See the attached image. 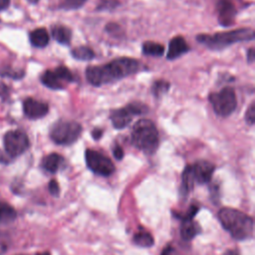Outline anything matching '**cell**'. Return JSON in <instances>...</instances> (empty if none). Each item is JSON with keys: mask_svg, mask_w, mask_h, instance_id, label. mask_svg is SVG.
<instances>
[{"mask_svg": "<svg viewBox=\"0 0 255 255\" xmlns=\"http://www.w3.org/2000/svg\"><path fill=\"white\" fill-rule=\"evenodd\" d=\"M141 65L137 60L122 57L105 65L88 67L86 77L91 85L99 87L137 73Z\"/></svg>", "mask_w": 255, "mask_h": 255, "instance_id": "cell-1", "label": "cell"}, {"mask_svg": "<svg viewBox=\"0 0 255 255\" xmlns=\"http://www.w3.org/2000/svg\"><path fill=\"white\" fill-rule=\"evenodd\" d=\"M218 219L223 228L236 240H245L253 236V219L240 210L229 207L221 208L218 212Z\"/></svg>", "mask_w": 255, "mask_h": 255, "instance_id": "cell-2", "label": "cell"}, {"mask_svg": "<svg viewBox=\"0 0 255 255\" xmlns=\"http://www.w3.org/2000/svg\"><path fill=\"white\" fill-rule=\"evenodd\" d=\"M255 37L253 29L241 28L225 32H218L212 35L200 34L196 36V40L211 50H221L225 47L237 42L251 41Z\"/></svg>", "mask_w": 255, "mask_h": 255, "instance_id": "cell-3", "label": "cell"}, {"mask_svg": "<svg viewBox=\"0 0 255 255\" xmlns=\"http://www.w3.org/2000/svg\"><path fill=\"white\" fill-rule=\"evenodd\" d=\"M158 131L150 120L141 119L133 125L131 143L136 148L145 154H153L158 147Z\"/></svg>", "mask_w": 255, "mask_h": 255, "instance_id": "cell-4", "label": "cell"}, {"mask_svg": "<svg viewBox=\"0 0 255 255\" xmlns=\"http://www.w3.org/2000/svg\"><path fill=\"white\" fill-rule=\"evenodd\" d=\"M81 124L75 121L60 120L50 129V137L57 144L69 145L77 141L82 133Z\"/></svg>", "mask_w": 255, "mask_h": 255, "instance_id": "cell-5", "label": "cell"}, {"mask_svg": "<svg viewBox=\"0 0 255 255\" xmlns=\"http://www.w3.org/2000/svg\"><path fill=\"white\" fill-rule=\"evenodd\" d=\"M214 112L223 118L230 116L237 107L236 95L231 87H225L218 93H212L208 97Z\"/></svg>", "mask_w": 255, "mask_h": 255, "instance_id": "cell-6", "label": "cell"}, {"mask_svg": "<svg viewBox=\"0 0 255 255\" xmlns=\"http://www.w3.org/2000/svg\"><path fill=\"white\" fill-rule=\"evenodd\" d=\"M147 112L148 108L146 105L139 102H133L122 109L113 110L110 114V120L112 121L113 126L120 129L128 126L134 116L145 115Z\"/></svg>", "mask_w": 255, "mask_h": 255, "instance_id": "cell-7", "label": "cell"}, {"mask_svg": "<svg viewBox=\"0 0 255 255\" xmlns=\"http://www.w3.org/2000/svg\"><path fill=\"white\" fill-rule=\"evenodd\" d=\"M4 148L11 157H17L24 153L30 145L29 137L23 130L12 129L5 133L3 138Z\"/></svg>", "mask_w": 255, "mask_h": 255, "instance_id": "cell-8", "label": "cell"}, {"mask_svg": "<svg viewBox=\"0 0 255 255\" xmlns=\"http://www.w3.org/2000/svg\"><path fill=\"white\" fill-rule=\"evenodd\" d=\"M85 158L89 169L99 175L109 176L115 171L113 161L108 156L97 150L87 149L85 152Z\"/></svg>", "mask_w": 255, "mask_h": 255, "instance_id": "cell-9", "label": "cell"}, {"mask_svg": "<svg viewBox=\"0 0 255 255\" xmlns=\"http://www.w3.org/2000/svg\"><path fill=\"white\" fill-rule=\"evenodd\" d=\"M23 112L28 119L38 120L44 118L48 114L49 106L44 102L27 98L23 103Z\"/></svg>", "mask_w": 255, "mask_h": 255, "instance_id": "cell-10", "label": "cell"}, {"mask_svg": "<svg viewBox=\"0 0 255 255\" xmlns=\"http://www.w3.org/2000/svg\"><path fill=\"white\" fill-rule=\"evenodd\" d=\"M215 166L207 160H198L191 165L194 181L199 184L208 183L211 180Z\"/></svg>", "mask_w": 255, "mask_h": 255, "instance_id": "cell-11", "label": "cell"}, {"mask_svg": "<svg viewBox=\"0 0 255 255\" xmlns=\"http://www.w3.org/2000/svg\"><path fill=\"white\" fill-rule=\"evenodd\" d=\"M218 11V21L221 26L233 25L236 16V8L230 0H215Z\"/></svg>", "mask_w": 255, "mask_h": 255, "instance_id": "cell-12", "label": "cell"}, {"mask_svg": "<svg viewBox=\"0 0 255 255\" xmlns=\"http://www.w3.org/2000/svg\"><path fill=\"white\" fill-rule=\"evenodd\" d=\"M189 51V46L187 45L184 38L181 36H176L172 38L168 45V50L166 54V58L168 60H174L183 54Z\"/></svg>", "mask_w": 255, "mask_h": 255, "instance_id": "cell-13", "label": "cell"}, {"mask_svg": "<svg viewBox=\"0 0 255 255\" xmlns=\"http://www.w3.org/2000/svg\"><path fill=\"white\" fill-rule=\"evenodd\" d=\"M200 233V226L193 219L182 220L180 226V236L185 241H190Z\"/></svg>", "mask_w": 255, "mask_h": 255, "instance_id": "cell-14", "label": "cell"}, {"mask_svg": "<svg viewBox=\"0 0 255 255\" xmlns=\"http://www.w3.org/2000/svg\"><path fill=\"white\" fill-rule=\"evenodd\" d=\"M41 82L44 86L52 90H63L65 88V83L57 76L54 71L47 70L41 76Z\"/></svg>", "mask_w": 255, "mask_h": 255, "instance_id": "cell-15", "label": "cell"}, {"mask_svg": "<svg viewBox=\"0 0 255 255\" xmlns=\"http://www.w3.org/2000/svg\"><path fill=\"white\" fill-rule=\"evenodd\" d=\"M63 161H64V158L60 154L54 152V153H50V154L46 155L42 159L41 165L45 170H47L51 173H55L61 167Z\"/></svg>", "mask_w": 255, "mask_h": 255, "instance_id": "cell-16", "label": "cell"}, {"mask_svg": "<svg viewBox=\"0 0 255 255\" xmlns=\"http://www.w3.org/2000/svg\"><path fill=\"white\" fill-rule=\"evenodd\" d=\"M29 39L34 47L44 48L48 45L50 37L45 28H37L30 33Z\"/></svg>", "mask_w": 255, "mask_h": 255, "instance_id": "cell-17", "label": "cell"}, {"mask_svg": "<svg viewBox=\"0 0 255 255\" xmlns=\"http://www.w3.org/2000/svg\"><path fill=\"white\" fill-rule=\"evenodd\" d=\"M52 36L53 38L63 45H68L71 42L72 32L71 30L63 25H55L52 27Z\"/></svg>", "mask_w": 255, "mask_h": 255, "instance_id": "cell-18", "label": "cell"}, {"mask_svg": "<svg viewBox=\"0 0 255 255\" xmlns=\"http://www.w3.org/2000/svg\"><path fill=\"white\" fill-rule=\"evenodd\" d=\"M16 210L9 203L0 201V226L11 223L16 218Z\"/></svg>", "mask_w": 255, "mask_h": 255, "instance_id": "cell-19", "label": "cell"}, {"mask_svg": "<svg viewBox=\"0 0 255 255\" xmlns=\"http://www.w3.org/2000/svg\"><path fill=\"white\" fill-rule=\"evenodd\" d=\"M141 51H142V54L147 55V56L160 57L164 53V47L159 43L146 41L142 44Z\"/></svg>", "mask_w": 255, "mask_h": 255, "instance_id": "cell-20", "label": "cell"}, {"mask_svg": "<svg viewBox=\"0 0 255 255\" xmlns=\"http://www.w3.org/2000/svg\"><path fill=\"white\" fill-rule=\"evenodd\" d=\"M194 178H193V174L191 171V165H187L183 172H182V176H181V188H182V192L187 194L189 193L194 186Z\"/></svg>", "mask_w": 255, "mask_h": 255, "instance_id": "cell-21", "label": "cell"}, {"mask_svg": "<svg viewBox=\"0 0 255 255\" xmlns=\"http://www.w3.org/2000/svg\"><path fill=\"white\" fill-rule=\"evenodd\" d=\"M72 56L77 60L90 61L95 57V53L87 46H79L72 50Z\"/></svg>", "mask_w": 255, "mask_h": 255, "instance_id": "cell-22", "label": "cell"}, {"mask_svg": "<svg viewBox=\"0 0 255 255\" xmlns=\"http://www.w3.org/2000/svg\"><path fill=\"white\" fill-rule=\"evenodd\" d=\"M133 242L140 247H150L153 245V237L146 231H139L133 236Z\"/></svg>", "mask_w": 255, "mask_h": 255, "instance_id": "cell-23", "label": "cell"}, {"mask_svg": "<svg viewBox=\"0 0 255 255\" xmlns=\"http://www.w3.org/2000/svg\"><path fill=\"white\" fill-rule=\"evenodd\" d=\"M169 89V83L164 80H157L153 83L151 88V93L154 97L160 98L163 94H165Z\"/></svg>", "mask_w": 255, "mask_h": 255, "instance_id": "cell-24", "label": "cell"}, {"mask_svg": "<svg viewBox=\"0 0 255 255\" xmlns=\"http://www.w3.org/2000/svg\"><path fill=\"white\" fill-rule=\"evenodd\" d=\"M54 72L57 74V76L66 84L71 83L74 81V76L72 72L65 66H60L54 70Z\"/></svg>", "mask_w": 255, "mask_h": 255, "instance_id": "cell-25", "label": "cell"}, {"mask_svg": "<svg viewBox=\"0 0 255 255\" xmlns=\"http://www.w3.org/2000/svg\"><path fill=\"white\" fill-rule=\"evenodd\" d=\"M24 74H25L24 71L16 70V69L8 67V66L3 67L0 70V75L2 77H9V78H12V79H21V78L24 77Z\"/></svg>", "mask_w": 255, "mask_h": 255, "instance_id": "cell-26", "label": "cell"}, {"mask_svg": "<svg viewBox=\"0 0 255 255\" xmlns=\"http://www.w3.org/2000/svg\"><path fill=\"white\" fill-rule=\"evenodd\" d=\"M86 1L87 0H63L60 3L59 8L64 9V10L79 9L86 3Z\"/></svg>", "mask_w": 255, "mask_h": 255, "instance_id": "cell-27", "label": "cell"}, {"mask_svg": "<svg viewBox=\"0 0 255 255\" xmlns=\"http://www.w3.org/2000/svg\"><path fill=\"white\" fill-rule=\"evenodd\" d=\"M198 210H199L198 206L191 205V206H189V208L185 212H182V213L175 212V214H176V217L180 218L181 220H188V219H193Z\"/></svg>", "mask_w": 255, "mask_h": 255, "instance_id": "cell-28", "label": "cell"}, {"mask_svg": "<svg viewBox=\"0 0 255 255\" xmlns=\"http://www.w3.org/2000/svg\"><path fill=\"white\" fill-rule=\"evenodd\" d=\"M245 121L249 126H253L255 123V103L252 102L245 113Z\"/></svg>", "mask_w": 255, "mask_h": 255, "instance_id": "cell-29", "label": "cell"}, {"mask_svg": "<svg viewBox=\"0 0 255 255\" xmlns=\"http://www.w3.org/2000/svg\"><path fill=\"white\" fill-rule=\"evenodd\" d=\"M48 188H49L50 193H51L53 196H58V195L60 194V186H59L58 182H57L55 179H52V180L49 182Z\"/></svg>", "mask_w": 255, "mask_h": 255, "instance_id": "cell-30", "label": "cell"}, {"mask_svg": "<svg viewBox=\"0 0 255 255\" xmlns=\"http://www.w3.org/2000/svg\"><path fill=\"white\" fill-rule=\"evenodd\" d=\"M119 5L118 1H114V0H104L101 1L98 9H113L116 6Z\"/></svg>", "mask_w": 255, "mask_h": 255, "instance_id": "cell-31", "label": "cell"}, {"mask_svg": "<svg viewBox=\"0 0 255 255\" xmlns=\"http://www.w3.org/2000/svg\"><path fill=\"white\" fill-rule=\"evenodd\" d=\"M113 153H114V156L117 158V159H122L124 157V149L120 146V145H116L113 149Z\"/></svg>", "mask_w": 255, "mask_h": 255, "instance_id": "cell-32", "label": "cell"}, {"mask_svg": "<svg viewBox=\"0 0 255 255\" xmlns=\"http://www.w3.org/2000/svg\"><path fill=\"white\" fill-rule=\"evenodd\" d=\"M161 255H176V252L171 245H167L161 252Z\"/></svg>", "mask_w": 255, "mask_h": 255, "instance_id": "cell-33", "label": "cell"}, {"mask_svg": "<svg viewBox=\"0 0 255 255\" xmlns=\"http://www.w3.org/2000/svg\"><path fill=\"white\" fill-rule=\"evenodd\" d=\"M255 60V52H254V48L251 47L248 51H247V61L249 63H253Z\"/></svg>", "mask_w": 255, "mask_h": 255, "instance_id": "cell-34", "label": "cell"}, {"mask_svg": "<svg viewBox=\"0 0 255 255\" xmlns=\"http://www.w3.org/2000/svg\"><path fill=\"white\" fill-rule=\"evenodd\" d=\"M7 96H8V88L2 83H0V97L5 99Z\"/></svg>", "mask_w": 255, "mask_h": 255, "instance_id": "cell-35", "label": "cell"}, {"mask_svg": "<svg viewBox=\"0 0 255 255\" xmlns=\"http://www.w3.org/2000/svg\"><path fill=\"white\" fill-rule=\"evenodd\" d=\"M92 135H93L94 139L98 140L103 135V130L101 128H94L92 131Z\"/></svg>", "mask_w": 255, "mask_h": 255, "instance_id": "cell-36", "label": "cell"}, {"mask_svg": "<svg viewBox=\"0 0 255 255\" xmlns=\"http://www.w3.org/2000/svg\"><path fill=\"white\" fill-rule=\"evenodd\" d=\"M10 0H0V10H5L9 7Z\"/></svg>", "mask_w": 255, "mask_h": 255, "instance_id": "cell-37", "label": "cell"}, {"mask_svg": "<svg viewBox=\"0 0 255 255\" xmlns=\"http://www.w3.org/2000/svg\"><path fill=\"white\" fill-rule=\"evenodd\" d=\"M8 161H9L8 157L0 150V162H1V163H7Z\"/></svg>", "mask_w": 255, "mask_h": 255, "instance_id": "cell-38", "label": "cell"}, {"mask_svg": "<svg viewBox=\"0 0 255 255\" xmlns=\"http://www.w3.org/2000/svg\"><path fill=\"white\" fill-rule=\"evenodd\" d=\"M224 255H239V253L236 250H228Z\"/></svg>", "mask_w": 255, "mask_h": 255, "instance_id": "cell-39", "label": "cell"}, {"mask_svg": "<svg viewBox=\"0 0 255 255\" xmlns=\"http://www.w3.org/2000/svg\"><path fill=\"white\" fill-rule=\"evenodd\" d=\"M30 3H32V4H36V3H38V1L39 0H28Z\"/></svg>", "mask_w": 255, "mask_h": 255, "instance_id": "cell-40", "label": "cell"}, {"mask_svg": "<svg viewBox=\"0 0 255 255\" xmlns=\"http://www.w3.org/2000/svg\"><path fill=\"white\" fill-rule=\"evenodd\" d=\"M36 255H50V253L49 252H43V253H38Z\"/></svg>", "mask_w": 255, "mask_h": 255, "instance_id": "cell-41", "label": "cell"}]
</instances>
